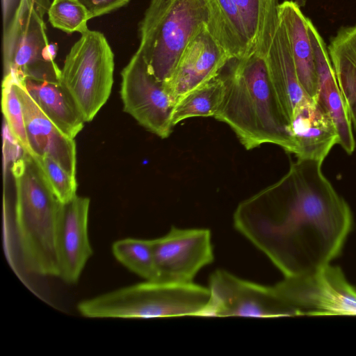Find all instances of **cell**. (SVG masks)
I'll use <instances>...</instances> for the list:
<instances>
[{"label":"cell","instance_id":"7c38bea8","mask_svg":"<svg viewBox=\"0 0 356 356\" xmlns=\"http://www.w3.org/2000/svg\"><path fill=\"white\" fill-rule=\"evenodd\" d=\"M231 60L205 26L189 42L163 84L175 104L182 96L218 76Z\"/></svg>","mask_w":356,"mask_h":356},{"label":"cell","instance_id":"44dd1931","mask_svg":"<svg viewBox=\"0 0 356 356\" xmlns=\"http://www.w3.org/2000/svg\"><path fill=\"white\" fill-rule=\"evenodd\" d=\"M225 83L221 73L211 81L188 92L175 104L172 113L173 127L194 117H214L222 102Z\"/></svg>","mask_w":356,"mask_h":356},{"label":"cell","instance_id":"5b68a950","mask_svg":"<svg viewBox=\"0 0 356 356\" xmlns=\"http://www.w3.org/2000/svg\"><path fill=\"white\" fill-rule=\"evenodd\" d=\"M207 22L206 0H150L138 24L137 49L149 74L159 82L166 81L189 42Z\"/></svg>","mask_w":356,"mask_h":356},{"label":"cell","instance_id":"ba28073f","mask_svg":"<svg viewBox=\"0 0 356 356\" xmlns=\"http://www.w3.org/2000/svg\"><path fill=\"white\" fill-rule=\"evenodd\" d=\"M273 287L291 316L356 315V288L338 266L284 277Z\"/></svg>","mask_w":356,"mask_h":356},{"label":"cell","instance_id":"5bb4252c","mask_svg":"<svg viewBox=\"0 0 356 356\" xmlns=\"http://www.w3.org/2000/svg\"><path fill=\"white\" fill-rule=\"evenodd\" d=\"M14 76L16 92L22 105L28 139L33 156L47 155L76 177V143L42 112L27 92L22 79Z\"/></svg>","mask_w":356,"mask_h":356},{"label":"cell","instance_id":"8fae6325","mask_svg":"<svg viewBox=\"0 0 356 356\" xmlns=\"http://www.w3.org/2000/svg\"><path fill=\"white\" fill-rule=\"evenodd\" d=\"M153 250L161 281L193 282L214 259L211 233L206 228L172 226L166 234L153 239Z\"/></svg>","mask_w":356,"mask_h":356},{"label":"cell","instance_id":"4fadbf2b","mask_svg":"<svg viewBox=\"0 0 356 356\" xmlns=\"http://www.w3.org/2000/svg\"><path fill=\"white\" fill-rule=\"evenodd\" d=\"M90 199L77 195L62 204L56 229V249L60 278L76 283L92 249L88 237Z\"/></svg>","mask_w":356,"mask_h":356},{"label":"cell","instance_id":"83f0119b","mask_svg":"<svg viewBox=\"0 0 356 356\" xmlns=\"http://www.w3.org/2000/svg\"><path fill=\"white\" fill-rule=\"evenodd\" d=\"M58 51V44L54 42L49 43L42 51V58L49 63H54Z\"/></svg>","mask_w":356,"mask_h":356},{"label":"cell","instance_id":"52a82bcc","mask_svg":"<svg viewBox=\"0 0 356 356\" xmlns=\"http://www.w3.org/2000/svg\"><path fill=\"white\" fill-rule=\"evenodd\" d=\"M49 5V0H19L3 27V75L13 72L22 79L59 80L60 69L56 62L42 58L49 43L44 21Z\"/></svg>","mask_w":356,"mask_h":356},{"label":"cell","instance_id":"603a6c76","mask_svg":"<svg viewBox=\"0 0 356 356\" xmlns=\"http://www.w3.org/2000/svg\"><path fill=\"white\" fill-rule=\"evenodd\" d=\"M2 112L11 134L24 152L33 156L26 129L23 108L14 83L12 72L3 75L2 81Z\"/></svg>","mask_w":356,"mask_h":356},{"label":"cell","instance_id":"9a60e30c","mask_svg":"<svg viewBox=\"0 0 356 356\" xmlns=\"http://www.w3.org/2000/svg\"><path fill=\"white\" fill-rule=\"evenodd\" d=\"M307 24L318 76V91L316 100L331 117L339 134L338 144L348 154H352L355 149L353 125L335 76L327 46L308 17Z\"/></svg>","mask_w":356,"mask_h":356},{"label":"cell","instance_id":"9c48e42d","mask_svg":"<svg viewBox=\"0 0 356 356\" xmlns=\"http://www.w3.org/2000/svg\"><path fill=\"white\" fill-rule=\"evenodd\" d=\"M121 78L124 111L149 131L168 138L174 127L171 119L175 102L163 83L149 74L138 50L122 69Z\"/></svg>","mask_w":356,"mask_h":356},{"label":"cell","instance_id":"cb8c5ba5","mask_svg":"<svg viewBox=\"0 0 356 356\" xmlns=\"http://www.w3.org/2000/svg\"><path fill=\"white\" fill-rule=\"evenodd\" d=\"M47 14L51 26L65 33L82 34L89 30L87 22L90 15L79 0H53Z\"/></svg>","mask_w":356,"mask_h":356},{"label":"cell","instance_id":"3957f363","mask_svg":"<svg viewBox=\"0 0 356 356\" xmlns=\"http://www.w3.org/2000/svg\"><path fill=\"white\" fill-rule=\"evenodd\" d=\"M225 92L214 115L226 123L248 149L273 144L294 154L296 145L274 92L264 58L253 46L222 75Z\"/></svg>","mask_w":356,"mask_h":356},{"label":"cell","instance_id":"2e32d148","mask_svg":"<svg viewBox=\"0 0 356 356\" xmlns=\"http://www.w3.org/2000/svg\"><path fill=\"white\" fill-rule=\"evenodd\" d=\"M289 131L298 159L323 162L332 148L339 143V134L331 117L317 100L309 97L296 108Z\"/></svg>","mask_w":356,"mask_h":356},{"label":"cell","instance_id":"d6986e66","mask_svg":"<svg viewBox=\"0 0 356 356\" xmlns=\"http://www.w3.org/2000/svg\"><path fill=\"white\" fill-rule=\"evenodd\" d=\"M207 27L232 60L247 56L252 47L241 15L232 0H206Z\"/></svg>","mask_w":356,"mask_h":356},{"label":"cell","instance_id":"8992f818","mask_svg":"<svg viewBox=\"0 0 356 356\" xmlns=\"http://www.w3.org/2000/svg\"><path fill=\"white\" fill-rule=\"evenodd\" d=\"M113 72L114 54L105 35L94 30L81 34L65 56L59 81L85 122L107 102Z\"/></svg>","mask_w":356,"mask_h":356},{"label":"cell","instance_id":"484cf974","mask_svg":"<svg viewBox=\"0 0 356 356\" xmlns=\"http://www.w3.org/2000/svg\"><path fill=\"white\" fill-rule=\"evenodd\" d=\"M237 7L246 29L252 47L257 40L260 29L264 0H232Z\"/></svg>","mask_w":356,"mask_h":356},{"label":"cell","instance_id":"30bf717a","mask_svg":"<svg viewBox=\"0 0 356 356\" xmlns=\"http://www.w3.org/2000/svg\"><path fill=\"white\" fill-rule=\"evenodd\" d=\"M209 289L210 300L201 316H291L273 286L245 280L218 269L210 275Z\"/></svg>","mask_w":356,"mask_h":356},{"label":"cell","instance_id":"e0dca14e","mask_svg":"<svg viewBox=\"0 0 356 356\" xmlns=\"http://www.w3.org/2000/svg\"><path fill=\"white\" fill-rule=\"evenodd\" d=\"M278 15L287 35L300 83L306 94L316 100L318 91V76L308 34L307 17L299 4L293 1L279 3Z\"/></svg>","mask_w":356,"mask_h":356},{"label":"cell","instance_id":"6da1fadb","mask_svg":"<svg viewBox=\"0 0 356 356\" xmlns=\"http://www.w3.org/2000/svg\"><path fill=\"white\" fill-rule=\"evenodd\" d=\"M322 163L298 159L278 184L241 203L234 214L235 229L284 277L330 265L353 229L350 208Z\"/></svg>","mask_w":356,"mask_h":356},{"label":"cell","instance_id":"f1b7e54d","mask_svg":"<svg viewBox=\"0 0 356 356\" xmlns=\"http://www.w3.org/2000/svg\"><path fill=\"white\" fill-rule=\"evenodd\" d=\"M15 0H1L3 27L7 24Z\"/></svg>","mask_w":356,"mask_h":356},{"label":"cell","instance_id":"4316f807","mask_svg":"<svg viewBox=\"0 0 356 356\" xmlns=\"http://www.w3.org/2000/svg\"><path fill=\"white\" fill-rule=\"evenodd\" d=\"M88 11L90 18L97 17L124 6L130 0H79Z\"/></svg>","mask_w":356,"mask_h":356},{"label":"cell","instance_id":"7a4b0ae2","mask_svg":"<svg viewBox=\"0 0 356 356\" xmlns=\"http://www.w3.org/2000/svg\"><path fill=\"white\" fill-rule=\"evenodd\" d=\"M15 187L13 209L3 202V241L10 267L26 277H59L56 229L61 203L33 159L24 154L10 168Z\"/></svg>","mask_w":356,"mask_h":356},{"label":"cell","instance_id":"ffe728a7","mask_svg":"<svg viewBox=\"0 0 356 356\" xmlns=\"http://www.w3.org/2000/svg\"><path fill=\"white\" fill-rule=\"evenodd\" d=\"M335 76L356 131V24L341 27L327 47Z\"/></svg>","mask_w":356,"mask_h":356},{"label":"cell","instance_id":"d4e9b609","mask_svg":"<svg viewBox=\"0 0 356 356\" xmlns=\"http://www.w3.org/2000/svg\"><path fill=\"white\" fill-rule=\"evenodd\" d=\"M31 157L47 185L61 203H66L76 195V177L70 175L58 163L47 155Z\"/></svg>","mask_w":356,"mask_h":356},{"label":"cell","instance_id":"277c9868","mask_svg":"<svg viewBox=\"0 0 356 356\" xmlns=\"http://www.w3.org/2000/svg\"><path fill=\"white\" fill-rule=\"evenodd\" d=\"M210 297L209 287L193 282L146 280L84 300L77 309L87 318L201 316Z\"/></svg>","mask_w":356,"mask_h":356},{"label":"cell","instance_id":"ac0fdd59","mask_svg":"<svg viewBox=\"0 0 356 356\" xmlns=\"http://www.w3.org/2000/svg\"><path fill=\"white\" fill-rule=\"evenodd\" d=\"M25 88L42 112L65 135L74 138L84 127V120L60 81L22 79Z\"/></svg>","mask_w":356,"mask_h":356},{"label":"cell","instance_id":"7402d4cb","mask_svg":"<svg viewBox=\"0 0 356 356\" xmlns=\"http://www.w3.org/2000/svg\"><path fill=\"white\" fill-rule=\"evenodd\" d=\"M115 258L134 273L146 280H157L153 239L125 238L113 243Z\"/></svg>","mask_w":356,"mask_h":356}]
</instances>
